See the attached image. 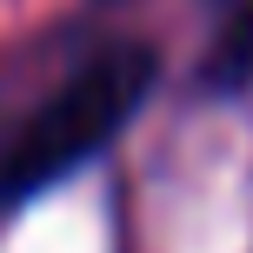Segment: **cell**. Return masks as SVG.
<instances>
[{
    "label": "cell",
    "instance_id": "1",
    "mask_svg": "<svg viewBox=\"0 0 253 253\" xmlns=\"http://www.w3.org/2000/svg\"><path fill=\"white\" fill-rule=\"evenodd\" d=\"M147 93H153V47H140V40L100 47L74 80H60L27 114V126L13 133V147L0 153V200H27V193L53 187L60 173L87 167L140 114Z\"/></svg>",
    "mask_w": 253,
    "mask_h": 253
},
{
    "label": "cell",
    "instance_id": "2",
    "mask_svg": "<svg viewBox=\"0 0 253 253\" xmlns=\"http://www.w3.org/2000/svg\"><path fill=\"white\" fill-rule=\"evenodd\" d=\"M207 74H213L220 87H247L253 80V0H240V7L227 13L213 53H207Z\"/></svg>",
    "mask_w": 253,
    "mask_h": 253
}]
</instances>
